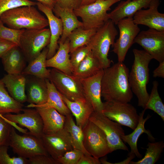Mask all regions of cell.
Returning <instances> with one entry per match:
<instances>
[{
	"instance_id": "6da1fadb",
	"label": "cell",
	"mask_w": 164,
	"mask_h": 164,
	"mask_svg": "<svg viewBox=\"0 0 164 164\" xmlns=\"http://www.w3.org/2000/svg\"><path fill=\"white\" fill-rule=\"evenodd\" d=\"M129 70L123 62L103 69L101 94L105 101L129 103L133 97L129 83Z\"/></svg>"
},
{
	"instance_id": "7a4b0ae2",
	"label": "cell",
	"mask_w": 164,
	"mask_h": 164,
	"mask_svg": "<svg viewBox=\"0 0 164 164\" xmlns=\"http://www.w3.org/2000/svg\"><path fill=\"white\" fill-rule=\"evenodd\" d=\"M133 52L134 59L128 80L131 90L138 98V106L144 109L149 96L147 85L149 79V64L153 58L144 50L134 49Z\"/></svg>"
},
{
	"instance_id": "3957f363",
	"label": "cell",
	"mask_w": 164,
	"mask_h": 164,
	"mask_svg": "<svg viewBox=\"0 0 164 164\" xmlns=\"http://www.w3.org/2000/svg\"><path fill=\"white\" fill-rule=\"evenodd\" d=\"M0 19L8 27L15 29H36L49 26L47 18L33 6L15 8L2 13Z\"/></svg>"
},
{
	"instance_id": "277c9868",
	"label": "cell",
	"mask_w": 164,
	"mask_h": 164,
	"mask_svg": "<svg viewBox=\"0 0 164 164\" xmlns=\"http://www.w3.org/2000/svg\"><path fill=\"white\" fill-rule=\"evenodd\" d=\"M118 34L115 24L109 19L97 29L87 44L103 69L110 66L112 61L108 58V53Z\"/></svg>"
},
{
	"instance_id": "5b68a950",
	"label": "cell",
	"mask_w": 164,
	"mask_h": 164,
	"mask_svg": "<svg viewBox=\"0 0 164 164\" xmlns=\"http://www.w3.org/2000/svg\"><path fill=\"white\" fill-rule=\"evenodd\" d=\"M121 0H97L90 4L78 6L73 12L77 17L81 18L84 29H97L109 20L107 12L111 7Z\"/></svg>"
},
{
	"instance_id": "8992f818",
	"label": "cell",
	"mask_w": 164,
	"mask_h": 164,
	"mask_svg": "<svg viewBox=\"0 0 164 164\" xmlns=\"http://www.w3.org/2000/svg\"><path fill=\"white\" fill-rule=\"evenodd\" d=\"M50 39L49 29H24L20 37L19 47L27 62L37 57L48 46Z\"/></svg>"
},
{
	"instance_id": "52a82bcc",
	"label": "cell",
	"mask_w": 164,
	"mask_h": 164,
	"mask_svg": "<svg viewBox=\"0 0 164 164\" xmlns=\"http://www.w3.org/2000/svg\"><path fill=\"white\" fill-rule=\"evenodd\" d=\"M101 112L110 119L133 130L139 121V116L136 109L128 103L105 101Z\"/></svg>"
},
{
	"instance_id": "ba28073f",
	"label": "cell",
	"mask_w": 164,
	"mask_h": 164,
	"mask_svg": "<svg viewBox=\"0 0 164 164\" xmlns=\"http://www.w3.org/2000/svg\"><path fill=\"white\" fill-rule=\"evenodd\" d=\"M82 129L83 145L88 153L99 159L111 153L106 135L100 128L89 120Z\"/></svg>"
},
{
	"instance_id": "9c48e42d",
	"label": "cell",
	"mask_w": 164,
	"mask_h": 164,
	"mask_svg": "<svg viewBox=\"0 0 164 164\" xmlns=\"http://www.w3.org/2000/svg\"><path fill=\"white\" fill-rule=\"evenodd\" d=\"M9 145L13 152L19 156L29 159L36 155H49L41 138L28 133L20 135L12 126Z\"/></svg>"
},
{
	"instance_id": "30bf717a",
	"label": "cell",
	"mask_w": 164,
	"mask_h": 164,
	"mask_svg": "<svg viewBox=\"0 0 164 164\" xmlns=\"http://www.w3.org/2000/svg\"><path fill=\"white\" fill-rule=\"evenodd\" d=\"M89 120L104 132L111 153L118 149L128 151V147L121 138L125 135L121 125L110 119L100 112L94 111Z\"/></svg>"
},
{
	"instance_id": "8fae6325",
	"label": "cell",
	"mask_w": 164,
	"mask_h": 164,
	"mask_svg": "<svg viewBox=\"0 0 164 164\" xmlns=\"http://www.w3.org/2000/svg\"><path fill=\"white\" fill-rule=\"evenodd\" d=\"M116 25L119 30V36L112 46V51L117 55L118 62H123L128 50L140 32V29L134 23L132 17L121 19Z\"/></svg>"
},
{
	"instance_id": "7c38bea8",
	"label": "cell",
	"mask_w": 164,
	"mask_h": 164,
	"mask_svg": "<svg viewBox=\"0 0 164 164\" xmlns=\"http://www.w3.org/2000/svg\"><path fill=\"white\" fill-rule=\"evenodd\" d=\"M49 79L69 100L74 101L85 98L80 79L73 74H67L53 68L50 71Z\"/></svg>"
},
{
	"instance_id": "4fadbf2b",
	"label": "cell",
	"mask_w": 164,
	"mask_h": 164,
	"mask_svg": "<svg viewBox=\"0 0 164 164\" xmlns=\"http://www.w3.org/2000/svg\"><path fill=\"white\" fill-rule=\"evenodd\" d=\"M141 46L145 51L159 63L164 61V31L149 28L139 32L134 43Z\"/></svg>"
},
{
	"instance_id": "5bb4252c",
	"label": "cell",
	"mask_w": 164,
	"mask_h": 164,
	"mask_svg": "<svg viewBox=\"0 0 164 164\" xmlns=\"http://www.w3.org/2000/svg\"><path fill=\"white\" fill-rule=\"evenodd\" d=\"M22 113L12 114L8 113L3 116L10 123H18L26 128L28 133L41 138L43 134V123L41 117L37 110L29 108L23 109Z\"/></svg>"
},
{
	"instance_id": "9a60e30c",
	"label": "cell",
	"mask_w": 164,
	"mask_h": 164,
	"mask_svg": "<svg viewBox=\"0 0 164 164\" xmlns=\"http://www.w3.org/2000/svg\"><path fill=\"white\" fill-rule=\"evenodd\" d=\"M41 138L49 155L56 160L67 152L73 149L70 134L64 127L52 134H43Z\"/></svg>"
},
{
	"instance_id": "2e32d148",
	"label": "cell",
	"mask_w": 164,
	"mask_h": 164,
	"mask_svg": "<svg viewBox=\"0 0 164 164\" xmlns=\"http://www.w3.org/2000/svg\"><path fill=\"white\" fill-rule=\"evenodd\" d=\"M159 5V0H153L148 9L137 11L132 17L134 23L147 26L149 28L164 31V14L158 11Z\"/></svg>"
},
{
	"instance_id": "e0dca14e",
	"label": "cell",
	"mask_w": 164,
	"mask_h": 164,
	"mask_svg": "<svg viewBox=\"0 0 164 164\" xmlns=\"http://www.w3.org/2000/svg\"><path fill=\"white\" fill-rule=\"evenodd\" d=\"M103 69L93 76L80 79L84 97L95 111L101 112L103 108L101 89Z\"/></svg>"
},
{
	"instance_id": "ac0fdd59",
	"label": "cell",
	"mask_w": 164,
	"mask_h": 164,
	"mask_svg": "<svg viewBox=\"0 0 164 164\" xmlns=\"http://www.w3.org/2000/svg\"><path fill=\"white\" fill-rule=\"evenodd\" d=\"M36 5L39 10L46 15L50 26V39L48 46V51L47 56V59H48L55 54L59 48L58 41L62 33L63 25L61 19L53 13L52 9L38 2Z\"/></svg>"
},
{
	"instance_id": "d6986e66",
	"label": "cell",
	"mask_w": 164,
	"mask_h": 164,
	"mask_svg": "<svg viewBox=\"0 0 164 164\" xmlns=\"http://www.w3.org/2000/svg\"><path fill=\"white\" fill-rule=\"evenodd\" d=\"M26 107L34 108L39 113L43 122V134H52L63 128L66 116L55 108L50 107L33 106L30 104Z\"/></svg>"
},
{
	"instance_id": "ffe728a7",
	"label": "cell",
	"mask_w": 164,
	"mask_h": 164,
	"mask_svg": "<svg viewBox=\"0 0 164 164\" xmlns=\"http://www.w3.org/2000/svg\"><path fill=\"white\" fill-rule=\"evenodd\" d=\"M152 0H122L112 11L108 13V19L116 25L121 19L133 17L137 11L143 8H148Z\"/></svg>"
},
{
	"instance_id": "44dd1931",
	"label": "cell",
	"mask_w": 164,
	"mask_h": 164,
	"mask_svg": "<svg viewBox=\"0 0 164 164\" xmlns=\"http://www.w3.org/2000/svg\"><path fill=\"white\" fill-rule=\"evenodd\" d=\"M69 43L68 38L63 43L58 42L57 51L52 57L46 60V67H53L67 74H72L73 69L70 61Z\"/></svg>"
},
{
	"instance_id": "7402d4cb",
	"label": "cell",
	"mask_w": 164,
	"mask_h": 164,
	"mask_svg": "<svg viewBox=\"0 0 164 164\" xmlns=\"http://www.w3.org/2000/svg\"><path fill=\"white\" fill-rule=\"evenodd\" d=\"M27 101L30 104L40 106L47 100V87L45 79L32 76L26 78Z\"/></svg>"
},
{
	"instance_id": "603a6c76",
	"label": "cell",
	"mask_w": 164,
	"mask_h": 164,
	"mask_svg": "<svg viewBox=\"0 0 164 164\" xmlns=\"http://www.w3.org/2000/svg\"><path fill=\"white\" fill-rule=\"evenodd\" d=\"M10 96L17 101L23 104L27 101L25 93L26 78L22 74L5 75L1 79Z\"/></svg>"
},
{
	"instance_id": "cb8c5ba5",
	"label": "cell",
	"mask_w": 164,
	"mask_h": 164,
	"mask_svg": "<svg viewBox=\"0 0 164 164\" xmlns=\"http://www.w3.org/2000/svg\"><path fill=\"white\" fill-rule=\"evenodd\" d=\"M52 10L56 16L61 19L63 25L62 33L58 42L64 43L73 30L83 27L82 22L78 20L73 10L61 7L56 3Z\"/></svg>"
},
{
	"instance_id": "d4e9b609",
	"label": "cell",
	"mask_w": 164,
	"mask_h": 164,
	"mask_svg": "<svg viewBox=\"0 0 164 164\" xmlns=\"http://www.w3.org/2000/svg\"><path fill=\"white\" fill-rule=\"evenodd\" d=\"M146 110L145 109L139 114V120L136 127L131 133L124 135L121 138L123 141L127 143L129 145L131 151L129 154H134L138 158H141L142 155L139 152L137 146V143L140 136L143 133H146L149 139L154 141L155 138L153 137L150 131L146 130L145 128V124L147 121L151 116L148 114L146 117L144 118V115Z\"/></svg>"
},
{
	"instance_id": "484cf974",
	"label": "cell",
	"mask_w": 164,
	"mask_h": 164,
	"mask_svg": "<svg viewBox=\"0 0 164 164\" xmlns=\"http://www.w3.org/2000/svg\"><path fill=\"white\" fill-rule=\"evenodd\" d=\"M5 70L8 74H21L26 67V58L20 47H13L1 58Z\"/></svg>"
},
{
	"instance_id": "4316f807",
	"label": "cell",
	"mask_w": 164,
	"mask_h": 164,
	"mask_svg": "<svg viewBox=\"0 0 164 164\" xmlns=\"http://www.w3.org/2000/svg\"><path fill=\"white\" fill-rule=\"evenodd\" d=\"M61 95L64 103L75 117L76 124L82 128L94 111L93 107L85 98L73 101Z\"/></svg>"
},
{
	"instance_id": "83f0119b",
	"label": "cell",
	"mask_w": 164,
	"mask_h": 164,
	"mask_svg": "<svg viewBox=\"0 0 164 164\" xmlns=\"http://www.w3.org/2000/svg\"><path fill=\"white\" fill-rule=\"evenodd\" d=\"M48 51V47L45 48L37 57L29 63L21 74L43 79H49L50 70L47 69L46 66Z\"/></svg>"
},
{
	"instance_id": "f1b7e54d",
	"label": "cell",
	"mask_w": 164,
	"mask_h": 164,
	"mask_svg": "<svg viewBox=\"0 0 164 164\" xmlns=\"http://www.w3.org/2000/svg\"><path fill=\"white\" fill-rule=\"evenodd\" d=\"M102 69L99 61L91 50L74 70L72 74L80 79H84L95 75Z\"/></svg>"
},
{
	"instance_id": "f546056e",
	"label": "cell",
	"mask_w": 164,
	"mask_h": 164,
	"mask_svg": "<svg viewBox=\"0 0 164 164\" xmlns=\"http://www.w3.org/2000/svg\"><path fill=\"white\" fill-rule=\"evenodd\" d=\"M47 87L48 97L46 103L41 105L36 106L50 107L56 109L59 113L65 116L71 113L63 101L61 94L53 83L49 79H45ZM72 114V113H71Z\"/></svg>"
},
{
	"instance_id": "4dcf8cb0",
	"label": "cell",
	"mask_w": 164,
	"mask_h": 164,
	"mask_svg": "<svg viewBox=\"0 0 164 164\" xmlns=\"http://www.w3.org/2000/svg\"><path fill=\"white\" fill-rule=\"evenodd\" d=\"M65 116L63 127L70 134L73 149L80 150L84 154H90L86 151L83 145L82 128L75 123L71 113Z\"/></svg>"
},
{
	"instance_id": "1f68e13d",
	"label": "cell",
	"mask_w": 164,
	"mask_h": 164,
	"mask_svg": "<svg viewBox=\"0 0 164 164\" xmlns=\"http://www.w3.org/2000/svg\"><path fill=\"white\" fill-rule=\"evenodd\" d=\"M23 106V104L15 100L9 94L4 84L0 80V115L20 113Z\"/></svg>"
},
{
	"instance_id": "d6a6232c",
	"label": "cell",
	"mask_w": 164,
	"mask_h": 164,
	"mask_svg": "<svg viewBox=\"0 0 164 164\" xmlns=\"http://www.w3.org/2000/svg\"><path fill=\"white\" fill-rule=\"evenodd\" d=\"M97 29H85L82 27L73 30L69 35L70 53L77 49L87 45Z\"/></svg>"
},
{
	"instance_id": "836d02e7",
	"label": "cell",
	"mask_w": 164,
	"mask_h": 164,
	"mask_svg": "<svg viewBox=\"0 0 164 164\" xmlns=\"http://www.w3.org/2000/svg\"><path fill=\"white\" fill-rule=\"evenodd\" d=\"M148 148L144 156L141 159L136 162L131 161V164H154L159 159L164 148V143L162 141L149 142Z\"/></svg>"
},
{
	"instance_id": "e575fe53",
	"label": "cell",
	"mask_w": 164,
	"mask_h": 164,
	"mask_svg": "<svg viewBox=\"0 0 164 164\" xmlns=\"http://www.w3.org/2000/svg\"><path fill=\"white\" fill-rule=\"evenodd\" d=\"M159 83L156 80L152 82V87L148 100L144 109H150L158 114L164 121V105L159 95Z\"/></svg>"
},
{
	"instance_id": "d590c367",
	"label": "cell",
	"mask_w": 164,
	"mask_h": 164,
	"mask_svg": "<svg viewBox=\"0 0 164 164\" xmlns=\"http://www.w3.org/2000/svg\"><path fill=\"white\" fill-rule=\"evenodd\" d=\"M24 29L17 30L7 27L0 19V39L12 42L19 47L20 37Z\"/></svg>"
},
{
	"instance_id": "8d00e7d4",
	"label": "cell",
	"mask_w": 164,
	"mask_h": 164,
	"mask_svg": "<svg viewBox=\"0 0 164 164\" xmlns=\"http://www.w3.org/2000/svg\"><path fill=\"white\" fill-rule=\"evenodd\" d=\"M36 3L29 0H0V16L8 10L23 6H35Z\"/></svg>"
},
{
	"instance_id": "74e56055",
	"label": "cell",
	"mask_w": 164,
	"mask_h": 164,
	"mask_svg": "<svg viewBox=\"0 0 164 164\" xmlns=\"http://www.w3.org/2000/svg\"><path fill=\"white\" fill-rule=\"evenodd\" d=\"M8 147L0 146V164H27V159L20 156L11 157L8 154Z\"/></svg>"
},
{
	"instance_id": "f35d334b",
	"label": "cell",
	"mask_w": 164,
	"mask_h": 164,
	"mask_svg": "<svg viewBox=\"0 0 164 164\" xmlns=\"http://www.w3.org/2000/svg\"><path fill=\"white\" fill-rule=\"evenodd\" d=\"M12 125L3 116L0 115V146H9Z\"/></svg>"
},
{
	"instance_id": "ab89813d",
	"label": "cell",
	"mask_w": 164,
	"mask_h": 164,
	"mask_svg": "<svg viewBox=\"0 0 164 164\" xmlns=\"http://www.w3.org/2000/svg\"><path fill=\"white\" fill-rule=\"evenodd\" d=\"M91 50L88 45L80 47L70 53V61L73 70Z\"/></svg>"
},
{
	"instance_id": "60d3db41",
	"label": "cell",
	"mask_w": 164,
	"mask_h": 164,
	"mask_svg": "<svg viewBox=\"0 0 164 164\" xmlns=\"http://www.w3.org/2000/svg\"><path fill=\"white\" fill-rule=\"evenodd\" d=\"M84 154L81 151L73 149L66 152L56 160L60 164H77Z\"/></svg>"
},
{
	"instance_id": "b9f144b4",
	"label": "cell",
	"mask_w": 164,
	"mask_h": 164,
	"mask_svg": "<svg viewBox=\"0 0 164 164\" xmlns=\"http://www.w3.org/2000/svg\"><path fill=\"white\" fill-rule=\"evenodd\" d=\"M28 159V164H60L50 155L39 154Z\"/></svg>"
},
{
	"instance_id": "7bdbcfd3",
	"label": "cell",
	"mask_w": 164,
	"mask_h": 164,
	"mask_svg": "<svg viewBox=\"0 0 164 164\" xmlns=\"http://www.w3.org/2000/svg\"><path fill=\"white\" fill-rule=\"evenodd\" d=\"M61 7L74 10L78 6L79 0H56Z\"/></svg>"
},
{
	"instance_id": "ee69618b",
	"label": "cell",
	"mask_w": 164,
	"mask_h": 164,
	"mask_svg": "<svg viewBox=\"0 0 164 164\" xmlns=\"http://www.w3.org/2000/svg\"><path fill=\"white\" fill-rule=\"evenodd\" d=\"M16 45H17L10 41L0 39V58H1L9 50Z\"/></svg>"
},
{
	"instance_id": "f6af8a7d",
	"label": "cell",
	"mask_w": 164,
	"mask_h": 164,
	"mask_svg": "<svg viewBox=\"0 0 164 164\" xmlns=\"http://www.w3.org/2000/svg\"><path fill=\"white\" fill-rule=\"evenodd\" d=\"M99 159L95 158L91 155L84 154L81 157L77 164H101Z\"/></svg>"
},
{
	"instance_id": "bcb514c9",
	"label": "cell",
	"mask_w": 164,
	"mask_h": 164,
	"mask_svg": "<svg viewBox=\"0 0 164 164\" xmlns=\"http://www.w3.org/2000/svg\"><path fill=\"white\" fill-rule=\"evenodd\" d=\"M159 66L153 71V76L157 77L164 78V61L159 63Z\"/></svg>"
},
{
	"instance_id": "7dc6e473",
	"label": "cell",
	"mask_w": 164,
	"mask_h": 164,
	"mask_svg": "<svg viewBox=\"0 0 164 164\" xmlns=\"http://www.w3.org/2000/svg\"><path fill=\"white\" fill-rule=\"evenodd\" d=\"M53 9L56 3V0H36Z\"/></svg>"
},
{
	"instance_id": "c3c4849f",
	"label": "cell",
	"mask_w": 164,
	"mask_h": 164,
	"mask_svg": "<svg viewBox=\"0 0 164 164\" xmlns=\"http://www.w3.org/2000/svg\"><path fill=\"white\" fill-rule=\"evenodd\" d=\"M97 0H79L78 6L92 3Z\"/></svg>"
},
{
	"instance_id": "681fc988",
	"label": "cell",
	"mask_w": 164,
	"mask_h": 164,
	"mask_svg": "<svg viewBox=\"0 0 164 164\" xmlns=\"http://www.w3.org/2000/svg\"></svg>"
}]
</instances>
